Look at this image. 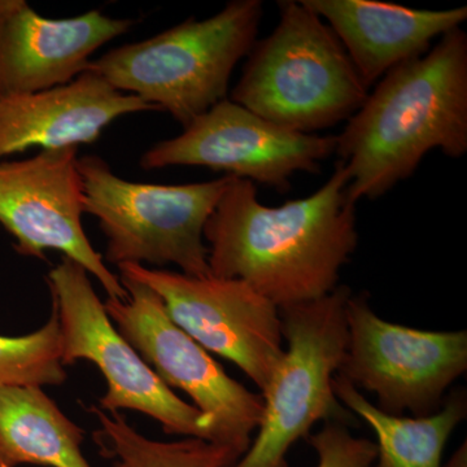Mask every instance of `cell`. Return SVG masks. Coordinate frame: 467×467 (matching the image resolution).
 Wrapping results in <instances>:
<instances>
[{"label": "cell", "instance_id": "1", "mask_svg": "<svg viewBox=\"0 0 467 467\" xmlns=\"http://www.w3.org/2000/svg\"><path fill=\"white\" fill-rule=\"evenodd\" d=\"M347 187L337 161L308 198L267 207L254 182L230 177L202 234L211 275L242 279L278 308L330 294L358 244Z\"/></svg>", "mask_w": 467, "mask_h": 467}, {"label": "cell", "instance_id": "2", "mask_svg": "<svg viewBox=\"0 0 467 467\" xmlns=\"http://www.w3.org/2000/svg\"><path fill=\"white\" fill-rule=\"evenodd\" d=\"M434 150L454 159L467 152V36L461 27L389 70L337 135L335 153L358 204L407 180Z\"/></svg>", "mask_w": 467, "mask_h": 467}, {"label": "cell", "instance_id": "3", "mask_svg": "<svg viewBox=\"0 0 467 467\" xmlns=\"http://www.w3.org/2000/svg\"><path fill=\"white\" fill-rule=\"evenodd\" d=\"M278 8V26L254 43L230 100L301 134L349 119L370 90L342 42L303 0Z\"/></svg>", "mask_w": 467, "mask_h": 467}, {"label": "cell", "instance_id": "4", "mask_svg": "<svg viewBox=\"0 0 467 467\" xmlns=\"http://www.w3.org/2000/svg\"><path fill=\"white\" fill-rule=\"evenodd\" d=\"M263 15L260 0H233L205 20L187 18L92 58L88 70L186 128L227 99L234 69L256 43Z\"/></svg>", "mask_w": 467, "mask_h": 467}, {"label": "cell", "instance_id": "5", "mask_svg": "<svg viewBox=\"0 0 467 467\" xmlns=\"http://www.w3.org/2000/svg\"><path fill=\"white\" fill-rule=\"evenodd\" d=\"M85 213L107 239L104 261L115 265L173 264L183 275H211L204 226L230 175L207 182H133L113 173L99 156L78 159Z\"/></svg>", "mask_w": 467, "mask_h": 467}, {"label": "cell", "instance_id": "6", "mask_svg": "<svg viewBox=\"0 0 467 467\" xmlns=\"http://www.w3.org/2000/svg\"><path fill=\"white\" fill-rule=\"evenodd\" d=\"M350 295L348 285H339L321 299L279 308L287 342L285 358L261 392L264 411L256 439L229 467H290L288 451L308 438L318 420L358 425L333 389L348 343L346 306Z\"/></svg>", "mask_w": 467, "mask_h": 467}, {"label": "cell", "instance_id": "7", "mask_svg": "<svg viewBox=\"0 0 467 467\" xmlns=\"http://www.w3.org/2000/svg\"><path fill=\"white\" fill-rule=\"evenodd\" d=\"M46 281L60 326L64 367L84 359L106 379L98 408L107 413L140 411L158 420L165 434L209 441L202 411L178 398L117 331L84 267L63 256Z\"/></svg>", "mask_w": 467, "mask_h": 467}, {"label": "cell", "instance_id": "8", "mask_svg": "<svg viewBox=\"0 0 467 467\" xmlns=\"http://www.w3.org/2000/svg\"><path fill=\"white\" fill-rule=\"evenodd\" d=\"M128 299L104 303L110 321L169 389L189 395L209 425V442L230 448L239 459L263 418L264 399L236 382L180 326L149 285L119 275Z\"/></svg>", "mask_w": 467, "mask_h": 467}, {"label": "cell", "instance_id": "9", "mask_svg": "<svg viewBox=\"0 0 467 467\" xmlns=\"http://www.w3.org/2000/svg\"><path fill=\"white\" fill-rule=\"evenodd\" d=\"M348 343L337 376L374 393L376 407L404 417L441 410L445 392L467 370V331H427L378 317L367 292L346 306Z\"/></svg>", "mask_w": 467, "mask_h": 467}, {"label": "cell", "instance_id": "10", "mask_svg": "<svg viewBox=\"0 0 467 467\" xmlns=\"http://www.w3.org/2000/svg\"><path fill=\"white\" fill-rule=\"evenodd\" d=\"M119 275L149 285L184 333L265 391L285 358L279 308L242 279L192 276L135 264Z\"/></svg>", "mask_w": 467, "mask_h": 467}, {"label": "cell", "instance_id": "11", "mask_svg": "<svg viewBox=\"0 0 467 467\" xmlns=\"http://www.w3.org/2000/svg\"><path fill=\"white\" fill-rule=\"evenodd\" d=\"M337 135L301 134L267 121L227 99L153 144L140 158L146 171L204 167L285 192L295 173L317 174L334 155Z\"/></svg>", "mask_w": 467, "mask_h": 467}, {"label": "cell", "instance_id": "12", "mask_svg": "<svg viewBox=\"0 0 467 467\" xmlns=\"http://www.w3.org/2000/svg\"><path fill=\"white\" fill-rule=\"evenodd\" d=\"M84 193L78 149L42 150L29 159L0 161V225L21 256L43 259L55 250L95 276L109 299H128L119 276L94 250L82 226Z\"/></svg>", "mask_w": 467, "mask_h": 467}, {"label": "cell", "instance_id": "13", "mask_svg": "<svg viewBox=\"0 0 467 467\" xmlns=\"http://www.w3.org/2000/svg\"><path fill=\"white\" fill-rule=\"evenodd\" d=\"M133 26L98 9L47 18L26 0H0V98L69 84L88 72L101 46Z\"/></svg>", "mask_w": 467, "mask_h": 467}, {"label": "cell", "instance_id": "14", "mask_svg": "<svg viewBox=\"0 0 467 467\" xmlns=\"http://www.w3.org/2000/svg\"><path fill=\"white\" fill-rule=\"evenodd\" d=\"M158 110L88 70L69 84L0 98V161L39 147L91 144L119 117Z\"/></svg>", "mask_w": 467, "mask_h": 467}, {"label": "cell", "instance_id": "15", "mask_svg": "<svg viewBox=\"0 0 467 467\" xmlns=\"http://www.w3.org/2000/svg\"><path fill=\"white\" fill-rule=\"evenodd\" d=\"M342 42L364 84L423 57L431 42L461 27L467 7L417 9L377 0H303Z\"/></svg>", "mask_w": 467, "mask_h": 467}, {"label": "cell", "instance_id": "16", "mask_svg": "<svg viewBox=\"0 0 467 467\" xmlns=\"http://www.w3.org/2000/svg\"><path fill=\"white\" fill-rule=\"evenodd\" d=\"M84 439L42 387L0 384V467H91Z\"/></svg>", "mask_w": 467, "mask_h": 467}, {"label": "cell", "instance_id": "17", "mask_svg": "<svg viewBox=\"0 0 467 467\" xmlns=\"http://www.w3.org/2000/svg\"><path fill=\"white\" fill-rule=\"evenodd\" d=\"M333 389L337 400L377 435V467H442L448 439L467 416L465 389L451 392L431 416L398 417L384 413L337 374Z\"/></svg>", "mask_w": 467, "mask_h": 467}, {"label": "cell", "instance_id": "18", "mask_svg": "<svg viewBox=\"0 0 467 467\" xmlns=\"http://www.w3.org/2000/svg\"><path fill=\"white\" fill-rule=\"evenodd\" d=\"M88 411L100 423L95 441L104 457L116 460L115 467H229L239 460L230 448L202 439L150 441L129 425L119 411L109 414L98 407Z\"/></svg>", "mask_w": 467, "mask_h": 467}, {"label": "cell", "instance_id": "19", "mask_svg": "<svg viewBox=\"0 0 467 467\" xmlns=\"http://www.w3.org/2000/svg\"><path fill=\"white\" fill-rule=\"evenodd\" d=\"M61 362L60 326L57 310L36 331L21 337L0 335V384L61 386L67 382Z\"/></svg>", "mask_w": 467, "mask_h": 467}, {"label": "cell", "instance_id": "20", "mask_svg": "<svg viewBox=\"0 0 467 467\" xmlns=\"http://www.w3.org/2000/svg\"><path fill=\"white\" fill-rule=\"evenodd\" d=\"M308 442L317 451V467H371L377 460L376 442L356 438L340 423L326 422Z\"/></svg>", "mask_w": 467, "mask_h": 467}, {"label": "cell", "instance_id": "21", "mask_svg": "<svg viewBox=\"0 0 467 467\" xmlns=\"http://www.w3.org/2000/svg\"><path fill=\"white\" fill-rule=\"evenodd\" d=\"M466 456V444H463L462 447L453 454L450 462L442 467H467Z\"/></svg>", "mask_w": 467, "mask_h": 467}]
</instances>
